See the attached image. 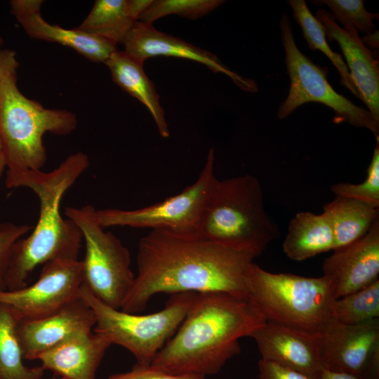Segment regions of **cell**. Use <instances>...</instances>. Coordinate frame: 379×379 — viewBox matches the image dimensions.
<instances>
[{
  "mask_svg": "<svg viewBox=\"0 0 379 379\" xmlns=\"http://www.w3.org/2000/svg\"><path fill=\"white\" fill-rule=\"evenodd\" d=\"M248 299L270 321L310 333H320L331 317L334 300L331 280L272 273L254 262L245 274Z\"/></svg>",
  "mask_w": 379,
  "mask_h": 379,
  "instance_id": "5b68a950",
  "label": "cell"
},
{
  "mask_svg": "<svg viewBox=\"0 0 379 379\" xmlns=\"http://www.w3.org/2000/svg\"><path fill=\"white\" fill-rule=\"evenodd\" d=\"M312 2L317 6H327L335 21L340 22L343 28L352 27L358 34L365 35L375 30L373 19L378 18V13L366 11L362 0H317Z\"/></svg>",
  "mask_w": 379,
  "mask_h": 379,
  "instance_id": "83f0119b",
  "label": "cell"
},
{
  "mask_svg": "<svg viewBox=\"0 0 379 379\" xmlns=\"http://www.w3.org/2000/svg\"><path fill=\"white\" fill-rule=\"evenodd\" d=\"M111 345L107 338L93 331L39 354L36 360L44 370L52 371L63 379H95L97 370Z\"/></svg>",
  "mask_w": 379,
  "mask_h": 379,
  "instance_id": "d6986e66",
  "label": "cell"
},
{
  "mask_svg": "<svg viewBox=\"0 0 379 379\" xmlns=\"http://www.w3.org/2000/svg\"><path fill=\"white\" fill-rule=\"evenodd\" d=\"M279 27L290 88L285 100L279 105L278 117H288L305 103L319 102L334 111L335 123L347 122L353 126L367 128L378 139L379 121L368 109L337 93L326 79V69L314 64L300 51L286 14L281 16Z\"/></svg>",
  "mask_w": 379,
  "mask_h": 379,
  "instance_id": "9c48e42d",
  "label": "cell"
},
{
  "mask_svg": "<svg viewBox=\"0 0 379 379\" xmlns=\"http://www.w3.org/2000/svg\"><path fill=\"white\" fill-rule=\"evenodd\" d=\"M77 126L74 113L45 108L25 96L16 74L8 76L0 88V138L6 171L41 170L46 161L44 135H66Z\"/></svg>",
  "mask_w": 379,
  "mask_h": 379,
  "instance_id": "8992f818",
  "label": "cell"
},
{
  "mask_svg": "<svg viewBox=\"0 0 379 379\" xmlns=\"http://www.w3.org/2000/svg\"><path fill=\"white\" fill-rule=\"evenodd\" d=\"M323 213L333 230L335 250L367 234L379 218V208L356 199L335 196L323 206Z\"/></svg>",
  "mask_w": 379,
  "mask_h": 379,
  "instance_id": "603a6c76",
  "label": "cell"
},
{
  "mask_svg": "<svg viewBox=\"0 0 379 379\" xmlns=\"http://www.w3.org/2000/svg\"><path fill=\"white\" fill-rule=\"evenodd\" d=\"M223 0H152L138 20L152 24L159 18L175 14L191 20L198 19L224 4Z\"/></svg>",
  "mask_w": 379,
  "mask_h": 379,
  "instance_id": "4316f807",
  "label": "cell"
},
{
  "mask_svg": "<svg viewBox=\"0 0 379 379\" xmlns=\"http://www.w3.org/2000/svg\"><path fill=\"white\" fill-rule=\"evenodd\" d=\"M262 253L196 233L151 230L138 245L137 274L121 310L139 313L158 293L224 292L248 298L245 274Z\"/></svg>",
  "mask_w": 379,
  "mask_h": 379,
  "instance_id": "6da1fadb",
  "label": "cell"
},
{
  "mask_svg": "<svg viewBox=\"0 0 379 379\" xmlns=\"http://www.w3.org/2000/svg\"><path fill=\"white\" fill-rule=\"evenodd\" d=\"M6 168V159L2 152H0V180Z\"/></svg>",
  "mask_w": 379,
  "mask_h": 379,
  "instance_id": "d590c367",
  "label": "cell"
},
{
  "mask_svg": "<svg viewBox=\"0 0 379 379\" xmlns=\"http://www.w3.org/2000/svg\"><path fill=\"white\" fill-rule=\"evenodd\" d=\"M95 324L93 311L81 295L50 315L19 321L18 334L23 357L36 360L39 354L69 340L93 332Z\"/></svg>",
  "mask_w": 379,
  "mask_h": 379,
  "instance_id": "4fadbf2b",
  "label": "cell"
},
{
  "mask_svg": "<svg viewBox=\"0 0 379 379\" xmlns=\"http://www.w3.org/2000/svg\"><path fill=\"white\" fill-rule=\"evenodd\" d=\"M41 0H12L11 12L31 38L62 44L94 62H103L117 51L111 41L77 28L65 29L46 22L41 16Z\"/></svg>",
  "mask_w": 379,
  "mask_h": 379,
  "instance_id": "ac0fdd59",
  "label": "cell"
},
{
  "mask_svg": "<svg viewBox=\"0 0 379 379\" xmlns=\"http://www.w3.org/2000/svg\"><path fill=\"white\" fill-rule=\"evenodd\" d=\"M282 248L286 255L295 261L333 251L334 237L326 215L310 211L297 213L289 223Z\"/></svg>",
  "mask_w": 379,
  "mask_h": 379,
  "instance_id": "7402d4cb",
  "label": "cell"
},
{
  "mask_svg": "<svg viewBox=\"0 0 379 379\" xmlns=\"http://www.w3.org/2000/svg\"><path fill=\"white\" fill-rule=\"evenodd\" d=\"M152 0H97L78 29L116 44H123Z\"/></svg>",
  "mask_w": 379,
  "mask_h": 379,
  "instance_id": "44dd1931",
  "label": "cell"
},
{
  "mask_svg": "<svg viewBox=\"0 0 379 379\" xmlns=\"http://www.w3.org/2000/svg\"><path fill=\"white\" fill-rule=\"evenodd\" d=\"M88 166V155L77 152L50 172L34 169L6 172L8 189H29L39 202L36 226L13 248L6 277V290L27 286L28 278L39 265L56 260H78L83 236L72 220L62 217L60 204L65 192Z\"/></svg>",
  "mask_w": 379,
  "mask_h": 379,
  "instance_id": "3957f363",
  "label": "cell"
},
{
  "mask_svg": "<svg viewBox=\"0 0 379 379\" xmlns=\"http://www.w3.org/2000/svg\"><path fill=\"white\" fill-rule=\"evenodd\" d=\"M124 51L144 63L149 58L164 55L191 60L206 65L213 72L229 77L241 89L249 93L258 90L256 82L244 77L223 65L213 53L185 41L156 29L152 24L136 20L123 43Z\"/></svg>",
  "mask_w": 379,
  "mask_h": 379,
  "instance_id": "9a60e30c",
  "label": "cell"
},
{
  "mask_svg": "<svg viewBox=\"0 0 379 379\" xmlns=\"http://www.w3.org/2000/svg\"><path fill=\"white\" fill-rule=\"evenodd\" d=\"M319 333L322 364L331 371L363 377L372 355L379 349L378 318L347 325L330 317Z\"/></svg>",
  "mask_w": 379,
  "mask_h": 379,
  "instance_id": "7c38bea8",
  "label": "cell"
},
{
  "mask_svg": "<svg viewBox=\"0 0 379 379\" xmlns=\"http://www.w3.org/2000/svg\"><path fill=\"white\" fill-rule=\"evenodd\" d=\"M113 81L124 91L140 101L151 113L160 135L168 138L170 131L159 96L143 69V63L124 51H116L105 62Z\"/></svg>",
  "mask_w": 379,
  "mask_h": 379,
  "instance_id": "ffe728a7",
  "label": "cell"
},
{
  "mask_svg": "<svg viewBox=\"0 0 379 379\" xmlns=\"http://www.w3.org/2000/svg\"><path fill=\"white\" fill-rule=\"evenodd\" d=\"M0 152H2V146H1V138H0Z\"/></svg>",
  "mask_w": 379,
  "mask_h": 379,
  "instance_id": "74e56055",
  "label": "cell"
},
{
  "mask_svg": "<svg viewBox=\"0 0 379 379\" xmlns=\"http://www.w3.org/2000/svg\"><path fill=\"white\" fill-rule=\"evenodd\" d=\"M315 18L328 40L336 41L340 45L361 100L379 121V63L375 54L364 44L353 28L341 27L328 11L318 10Z\"/></svg>",
  "mask_w": 379,
  "mask_h": 379,
  "instance_id": "e0dca14e",
  "label": "cell"
},
{
  "mask_svg": "<svg viewBox=\"0 0 379 379\" xmlns=\"http://www.w3.org/2000/svg\"><path fill=\"white\" fill-rule=\"evenodd\" d=\"M331 317L347 325H357L379 317V279L334 299L329 307Z\"/></svg>",
  "mask_w": 379,
  "mask_h": 379,
  "instance_id": "484cf974",
  "label": "cell"
},
{
  "mask_svg": "<svg viewBox=\"0 0 379 379\" xmlns=\"http://www.w3.org/2000/svg\"><path fill=\"white\" fill-rule=\"evenodd\" d=\"M194 233L260 253L279 236L265 210L260 181L249 174L217 180Z\"/></svg>",
  "mask_w": 379,
  "mask_h": 379,
  "instance_id": "277c9868",
  "label": "cell"
},
{
  "mask_svg": "<svg viewBox=\"0 0 379 379\" xmlns=\"http://www.w3.org/2000/svg\"><path fill=\"white\" fill-rule=\"evenodd\" d=\"M265 322L249 299L224 292L197 293L151 365L173 374H216L240 352L239 339L251 337Z\"/></svg>",
  "mask_w": 379,
  "mask_h": 379,
  "instance_id": "7a4b0ae2",
  "label": "cell"
},
{
  "mask_svg": "<svg viewBox=\"0 0 379 379\" xmlns=\"http://www.w3.org/2000/svg\"><path fill=\"white\" fill-rule=\"evenodd\" d=\"M51 379H63V378H52Z\"/></svg>",
  "mask_w": 379,
  "mask_h": 379,
  "instance_id": "f35d334b",
  "label": "cell"
},
{
  "mask_svg": "<svg viewBox=\"0 0 379 379\" xmlns=\"http://www.w3.org/2000/svg\"><path fill=\"white\" fill-rule=\"evenodd\" d=\"M261 359L319 379L324 369L321 357V335L276 322H266L251 336Z\"/></svg>",
  "mask_w": 379,
  "mask_h": 379,
  "instance_id": "5bb4252c",
  "label": "cell"
},
{
  "mask_svg": "<svg viewBox=\"0 0 379 379\" xmlns=\"http://www.w3.org/2000/svg\"><path fill=\"white\" fill-rule=\"evenodd\" d=\"M107 379H206L197 374H173L149 365L135 364L131 370L110 375Z\"/></svg>",
  "mask_w": 379,
  "mask_h": 379,
  "instance_id": "4dcf8cb0",
  "label": "cell"
},
{
  "mask_svg": "<svg viewBox=\"0 0 379 379\" xmlns=\"http://www.w3.org/2000/svg\"><path fill=\"white\" fill-rule=\"evenodd\" d=\"M32 229L27 225L0 223V291L6 290V277L14 245Z\"/></svg>",
  "mask_w": 379,
  "mask_h": 379,
  "instance_id": "f546056e",
  "label": "cell"
},
{
  "mask_svg": "<svg viewBox=\"0 0 379 379\" xmlns=\"http://www.w3.org/2000/svg\"><path fill=\"white\" fill-rule=\"evenodd\" d=\"M3 44H4V40H3V39L1 38V36H0V48H1V47L2 46Z\"/></svg>",
  "mask_w": 379,
  "mask_h": 379,
  "instance_id": "8d00e7d4",
  "label": "cell"
},
{
  "mask_svg": "<svg viewBox=\"0 0 379 379\" xmlns=\"http://www.w3.org/2000/svg\"><path fill=\"white\" fill-rule=\"evenodd\" d=\"M364 44L371 51V48L378 49V31L366 34L361 38Z\"/></svg>",
  "mask_w": 379,
  "mask_h": 379,
  "instance_id": "e575fe53",
  "label": "cell"
},
{
  "mask_svg": "<svg viewBox=\"0 0 379 379\" xmlns=\"http://www.w3.org/2000/svg\"><path fill=\"white\" fill-rule=\"evenodd\" d=\"M95 210L91 204L69 206L65 215L83 236L84 285L105 304L121 310L135 276L131 268L130 252L117 237L98 223Z\"/></svg>",
  "mask_w": 379,
  "mask_h": 379,
  "instance_id": "ba28073f",
  "label": "cell"
},
{
  "mask_svg": "<svg viewBox=\"0 0 379 379\" xmlns=\"http://www.w3.org/2000/svg\"><path fill=\"white\" fill-rule=\"evenodd\" d=\"M84 284L80 260H56L43 265L39 279L14 291H0V302L8 305L20 321L50 315L80 296Z\"/></svg>",
  "mask_w": 379,
  "mask_h": 379,
  "instance_id": "8fae6325",
  "label": "cell"
},
{
  "mask_svg": "<svg viewBox=\"0 0 379 379\" xmlns=\"http://www.w3.org/2000/svg\"><path fill=\"white\" fill-rule=\"evenodd\" d=\"M197 293L172 294L164 307L148 314L128 313L108 306L83 284L80 295L93 311L95 333L128 350L137 364L149 365L175 333L190 310Z\"/></svg>",
  "mask_w": 379,
  "mask_h": 379,
  "instance_id": "52a82bcc",
  "label": "cell"
},
{
  "mask_svg": "<svg viewBox=\"0 0 379 379\" xmlns=\"http://www.w3.org/2000/svg\"><path fill=\"white\" fill-rule=\"evenodd\" d=\"M335 196L356 199L379 208V142L377 139L367 176L361 183L338 182L331 186Z\"/></svg>",
  "mask_w": 379,
  "mask_h": 379,
  "instance_id": "f1b7e54d",
  "label": "cell"
},
{
  "mask_svg": "<svg viewBox=\"0 0 379 379\" xmlns=\"http://www.w3.org/2000/svg\"><path fill=\"white\" fill-rule=\"evenodd\" d=\"M19 319L14 311L0 302V379H40L44 369L26 366L18 334Z\"/></svg>",
  "mask_w": 379,
  "mask_h": 379,
  "instance_id": "cb8c5ba5",
  "label": "cell"
},
{
  "mask_svg": "<svg viewBox=\"0 0 379 379\" xmlns=\"http://www.w3.org/2000/svg\"><path fill=\"white\" fill-rule=\"evenodd\" d=\"M322 269L331 282L334 299L359 290L379 274V218L359 239L335 249Z\"/></svg>",
  "mask_w": 379,
  "mask_h": 379,
  "instance_id": "2e32d148",
  "label": "cell"
},
{
  "mask_svg": "<svg viewBox=\"0 0 379 379\" xmlns=\"http://www.w3.org/2000/svg\"><path fill=\"white\" fill-rule=\"evenodd\" d=\"M19 66L14 51L0 48V88L8 76L16 74Z\"/></svg>",
  "mask_w": 379,
  "mask_h": 379,
  "instance_id": "d6a6232c",
  "label": "cell"
},
{
  "mask_svg": "<svg viewBox=\"0 0 379 379\" xmlns=\"http://www.w3.org/2000/svg\"><path fill=\"white\" fill-rule=\"evenodd\" d=\"M319 379H365L363 377L342 372L331 371L324 369Z\"/></svg>",
  "mask_w": 379,
  "mask_h": 379,
  "instance_id": "836d02e7",
  "label": "cell"
},
{
  "mask_svg": "<svg viewBox=\"0 0 379 379\" xmlns=\"http://www.w3.org/2000/svg\"><path fill=\"white\" fill-rule=\"evenodd\" d=\"M293 15L302 29L307 46L311 50L321 51L338 69L341 84L361 100L360 93L352 78L348 67L341 55L331 50L326 40L325 32L316 18L310 12L304 0H288Z\"/></svg>",
  "mask_w": 379,
  "mask_h": 379,
  "instance_id": "d4e9b609",
  "label": "cell"
},
{
  "mask_svg": "<svg viewBox=\"0 0 379 379\" xmlns=\"http://www.w3.org/2000/svg\"><path fill=\"white\" fill-rule=\"evenodd\" d=\"M218 180L211 148L197 180L181 192L138 209H96L95 218L104 228L129 227L194 233Z\"/></svg>",
  "mask_w": 379,
  "mask_h": 379,
  "instance_id": "30bf717a",
  "label": "cell"
},
{
  "mask_svg": "<svg viewBox=\"0 0 379 379\" xmlns=\"http://www.w3.org/2000/svg\"><path fill=\"white\" fill-rule=\"evenodd\" d=\"M258 367L259 379H311L302 373L263 359L258 361Z\"/></svg>",
  "mask_w": 379,
  "mask_h": 379,
  "instance_id": "1f68e13d",
  "label": "cell"
}]
</instances>
